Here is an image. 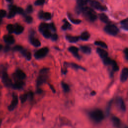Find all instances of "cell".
<instances>
[{"mask_svg":"<svg viewBox=\"0 0 128 128\" xmlns=\"http://www.w3.org/2000/svg\"><path fill=\"white\" fill-rule=\"evenodd\" d=\"M49 71V69L47 68H44L40 70L39 76L36 80V85L38 87L46 82L48 79V74Z\"/></svg>","mask_w":128,"mask_h":128,"instance_id":"1","label":"cell"},{"mask_svg":"<svg viewBox=\"0 0 128 128\" xmlns=\"http://www.w3.org/2000/svg\"><path fill=\"white\" fill-rule=\"evenodd\" d=\"M90 118L95 122L98 123L104 119V114L103 111L100 109H95L89 113Z\"/></svg>","mask_w":128,"mask_h":128,"instance_id":"2","label":"cell"},{"mask_svg":"<svg viewBox=\"0 0 128 128\" xmlns=\"http://www.w3.org/2000/svg\"><path fill=\"white\" fill-rule=\"evenodd\" d=\"M82 13L85 18L90 22H94L97 19L96 12L90 8L84 7Z\"/></svg>","mask_w":128,"mask_h":128,"instance_id":"3","label":"cell"},{"mask_svg":"<svg viewBox=\"0 0 128 128\" xmlns=\"http://www.w3.org/2000/svg\"><path fill=\"white\" fill-rule=\"evenodd\" d=\"M104 30L107 34L112 36H116L119 33L118 28L114 25H107L104 28Z\"/></svg>","mask_w":128,"mask_h":128,"instance_id":"4","label":"cell"},{"mask_svg":"<svg viewBox=\"0 0 128 128\" xmlns=\"http://www.w3.org/2000/svg\"><path fill=\"white\" fill-rule=\"evenodd\" d=\"M103 63L105 65L112 66L113 68V71H114V72H116V71H118L119 70V67L117 62L114 60H112L111 59L109 58L108 57L103 59Z\"/></svg>","mask_w":128,"mask_h":128,"instance_id":"5","label":"cell"},{"mask_svg":"<svg viewBox=\"0 0 128 128\" xmlns=\"http://www.w3.org/2000/svg\"><path fill=\"white\" fill-rule=\"evenodd\" d=\"M48 52L49 49L48 48H43L35 52L34 54V57L36 59H41L46 57Z\"/></svg>","mask_w":128,"mask_h":128,"instance_id":"6","label":"cell"},{"mask_svg":"<svg viewBox=\"0 0 128 128\" xmlns=\"http://www.w3.org/2000/svg\"><path fill=\"white\" fill-rule=\"evenodd\" d=\"M91 6L95 8V9L99 10V11H105L107 10V7L105 6H104L102 5L99 2L97 1H95V0H93L91 2Z\"/></svg>","mask_w":128,"mask_h":128,"instance_id":"7","label":"cell"},{"mask_svg":"<svg viewBox=\"0 0 128 128\" xmlns=\"http://www.w3.org/2000/svg\"><path fill=\"white\" fill-rule=\"evenodd\" d=\"M18 102L19 100H18V96L15 94H14L13 96V100L12 101V102L8 107L9 110L12 111L15 109L17 107V105L18 104Z\"/></svg>","mask_w":128,"mask_h":128,"instance_id":"8","label":"cell"},{"mask_svg":"<svg viewBox=\"0 0 128 128\" xmlns=\"http://www.w3.org/2000/svg\"><path fill=\"white\" fill-rule=\"evenodd\" d=\"M2 81L5 85L7 87H11L12 86V82L9 78L7 72H4L2 75Z\"/></svg>","mask_w":128,"mask_h":128,"instance_id":"9","label":"cell"},{"mask_svg":"<svg viewBox=\"0 0 128 128\" xmlns=\"http://www.w3.org/2000/svg\"><path fill=\"white\" fill-rule=\"evenodd\" d=\"M116 104L118 108L123 112H125L126 107L123 99L121 97H118L116 99Z\"/></svg>","mask_w":128,"mask_h":128,"instance_id":"10","label":"cell"},{"mask_svg":"<svg viewBox=\"0 0 128 128\" xmlns=\"http://www.w3.org/2000/svg\"><path fill=\"white\" fill-rule=\"evenodd\" d=\"M39 17L41 19L45 20H49L51 19V14L48 12H44L43 11L40 12L39 13Z\"/></svg>","mask_w":128,"mask_h":128,"instance_id":"11","label":"cell"},{"mask_svg":"<svg viewBox=\"0 0 128 128\" xmlns=\"http://www.w3.org/2000/svg\"><path fill=\"white\" fill-rule=\"evenodd\" d=\"M128 69L127 68H124L122 71L120 77L121 81L123 83L125 82L128 80Z\"/></svg>","mask_w":128,"mask_h":128,"instance_id":"12","label":"cell"},{"mask_svg":"<svg viewBox=\"0 0 128 128\" xmlns=\"http://www.w3.org/2000/svg\"><path fill=\"white\" fill-rule=\"evenodd\" d=\"M65 66H67L68 67H70V68H72L74 69L75 70H82L83 71H86V69L85 68H84V67H82L81 66H80L77 64L74 63H65Z\"/></svg>","mask_w":128,"mask_h":128,"instance_id":"13","label":"cell"},{"mask_svg":"<svg viewBox=\"0 0 128 128\" xmlns=\"http://www.w3.org/2000/svg\"><path fill=\"white\" fill-rule=\"evenodd\" d=\"M30 41L31 44L33 45L34 47H39L41 46V42L39 41V40L35 38H34L33 34H32L30 37Z\"/></svg>","mask_w":128,"mask_h":128,"instance_id":"14","label":"cell"},{"mask_svg":"<svg viewBox=\"0 0 128 128\" xmlns=\"http://www.w3.org/2000/svg\"><path fill=\"white\" fill-rule=\"evenodd\" d=\"M69 51L72 53L75 57H76L77 59H80V56L79 55V49L78 48L74 47V46H71L69 48Z\"/></svg>","mask_w":128,"mask_h":128,"instance_id":"15","label":"cell"},{"mask_svg":"<svg viewBox=\"0 0 128 128\" xmlns=\"http://www.w3.org/2000/svg\"><path fill=\"white\" fill-rule=\"evenodd\" d=\"M97 52L99 55V56L102 59H104L108 57V52L101 48H97Z\"/></svg>","mask_w":128,"mask_h":128,"instance_id":"16","label":"cell"},{"mask_svg":"<svg viewBox=\"0 0 128 128\" xmlns=\"http://www.w3.org/2000/svg\"><path fill=\"white\" fill-rule=\"evenodd\" d=\"M4 40L8 44H13L15 43V39L11 35H7L4 36Z\"/></svg>","mask_w":128,"mask_h":128,"instance_id":"17","label":"cell"},{"mask_svg":"<svg viewBox=\"0 0 128 128\" xmlns=\"http://www.w3.org/2000/svg\"><path fill=\"white\" fill-rule=\"evenodd\" d=\"M112 122L113 123V126H114L116 128H119L121 125V120L120 119L116 117V116H113L112 118Z\"/></svg>","mask_w":128,"mask_h":128,"instance_id":"18","label":"cell"},{"mask_svg":"<svg viewBox=\"0 0 128 128\" xmlns=\"http://www.w3.org/2000/svg\"><path fill=\"white\" fill-rule=\"evenodd\" d=\"M17 13V7L13 6L12 7H11L10 9V11L8 14V17L9 18H12L15 16V15Z\"/></svg>","mask_w":128,"mask_h":128,"instance_id":"19","label":"cell"},{"mask_svg":"<svg viewBox=\"0 0 128 128\" xmlns=\"http://www.w3.org/2000/svg\"><path fill=\"white\" fill-rule=\"evenodd\" d=\"M16 76L20 80H24L26 78V74L23 72V71L20 69H18L16 72Z\"/></svg>","mask_w":128,"mask_h":128,"instance_id":"20","label":"cell"},{"mask_svg":"<svg viewBox=\"0 0 128 128\" xmlns=\"http://www.w3.org/2000/svg\"><path fill=\"white\" fill-rule=\"evenodd\" d=\"M24 30V28L23 26L20 25H16L15 26H14V33L17 35H19L23 33Z\"/></svg>","mask_w":128,"mask_h":128,"instance_id":"21","label":"cell"},{"mask_svg":"<svg viewBox=\"0 0 128 128\" xmlns=\"http://www.w3.org/2000/svg\"><path fill=\"white\" fill-rule=\"evenodd\" d=\"M25 85V83L23 81H18L16 82L15 84L12 85V87L14 89H22Z\"/></svg>","mask_w":128,"mask_h":128,"instance_id":"22","label":"cell"},{"mask_svg":"<svg viewBox=\"0 0 128 128\" xmlns=\"http://www.w3.org/2000/svg\"><path fill=\"white\" fill-rule=\"evenodd\" d=\"M39 31L40 32H41L42 33L47 30H49V24L44 23L41 24L39 27Z\"/></svg>","mask_w":128,"mask_h":128,"instance_id":"23","label":"cell"},{"mask_svg":"<svg viewBox=\"0 0 128 128\" xmlns=\"http://www.w3.org/2000/svg\"><path fill=\"white\" fill-rule=\"evenodd\" d=\"M21 53L22 54V55L25 57L28 60V61H30L32 59V55H31V53L28 51L27 50H23L22 51H21Z\"/></svg>","mask_w":128,"mask_h":128,"instance_id":"24","label":"cell"},{"mask_svg":"<svg viewBox=\"0 0 128 128\" xmlns=\"http://www.w3.org/2000/svg\"><path fill=\"white\" fill-rule=\"evenodd\" d=\"M90 37V35L88 32H84L80 36V39L83 41H88Z\"/></svg>","mask_w":128,"mask_h":128,"instance_id":"25","label":"cell"},{"mask_svg":"<svg viewBox=\"0 0 128 128\" xmlns=\"http://www.w3.org/2000/svg\"><path fill=\"white\" fill-rule=\"evenodd\" d=\"M80 49L81 51L85 54H90L91 53V49L86 46H81Z\"/></svg>","mask_w":128,"mask_h":128,"instance_id":"26","label":"cell"},{"mask_svg":"<svg viewBox=\"0 0 128 128\" xmlns=\"http://www.w3.org/2000/svg\"><path fill=\"white\" fill-rule=\"evenodd\" d=\"M99 17H100V19L101 21H102L103 22H104L105 23H109V22H110L109 19L106 14H103V13L101 14L100 15H99Z\"/></svg>","mask_w":128,"mask_h":128,"instance_id":"27","label":"cell"},{"mask_svg":"<svg viewBox=\"0 0 128 128\" xmlns=\"http://www.w3.org/2000/svg\"><path fill=\"white\" fill-rule=\"evenodd\" d=\"M67 40L70 43H76L79 41V37L71 36H67Z\"/></svg>","mask_w":128,"mask_h":128,"instance_id":"28","label":"cell"},{"mask_svg":"<svg viewBox=\"0 0 128 128\" xmlns=\"http://www.w3.org/2000/svg\"><path fill=\"white\" fill-rule=\"evenodd\" d=\"M121 24L123 29H124L126 31L128 30V19H126L123 20L121 22Z\"/></svg>","mask_w":128,"mask_h":128,"instance_id":"29","label":"cell"},{"mask_svg":"<svg viewBox=\"0 0 128 128\" xmlns=\"http://www.w3.org/2000/svg\"><path fill=\"white\" fill-rule=\"evenodd\" d=\"M95 45L98 46H100L102 48H105V49H107L108 48V46L107 45V44L105 43L102 42V41H96L95 42Z\"/></svg>","mask_w":128,"mask_h":128,"instance_id":"30","label":"cell"},{"mask_svg":"<svg viewBox=\"0 0 128 128\" xmlns=\"http://www.w3.org/2000/svg\"><path fill=\"white\" fill-rule=\"evenodd\" d=\"M61 85H62V88L64 91V92L65 93H68L70 90V87L69 85L65 83V82H62L61 83Z\"/></svg>","mask_w":128,"mask_h":128,"instance_id":"31","label":"cell"},{"mask_svg":"<svg viewBox=\"0 0 128 128\" xmlns=\"http://www.w3.org/2000/svg\"><path fill=\"white\" fill-rule=\"evenodd\" d=\"M112 103H113V100L109 102V103H108V106H107V107L106 111V116H107V117L109 116V115H110L111 109V107H112Z\"/></svg>","mask_w":128,"mask_h":128,"instance_id":"32","label":"cell"},{"mask_svg":"<svg viewBox=\"0 0 128 128\" xmlns=\"http://www.w3.org/2000/svg\"><path fill=\"white\" fill-rule=\"evenodd\" d=\"M90 1V0H77V5L84 7Z\"/></svg>","mask_w":128,"mask_h":128,"instance_id":"33","label":"cell"},{"mask_svg":"<svg viewBox=\"0 0 128 128\" xmlns=\"http://www.w3.org/2000/svg\"><path fill=\"white\" fill-rule=\"evenodd\" d=\"M63 21L64 22V24L63 26H62V29L64 30H66L69 29V28L71 27V25L66 19L64 20Z\"/></svg>","mask_w":128,"mask_h":128,"instance_id":"34","label":"cell"},{"mask_svg":"<svg viewBox=\"0 0 128 128\" xmlns=\"http://www.w3.org/2000/svg\"><path fill=\"white\" fill-rule=\"evenodd\" d=\"M68 17H69V20L75 24H79L81 22V20H78V19H75L73 18H72V17H71V16H70V14H68Z\"/></svg>","mask_w":128,"mask_h":128,"instance_id":"35","label":"cell"},{"mask_svg":"<svg viewBox=\"0 0 128 128\" xmlns=\"http://www.w3.org/2000/svg\"><path fill=\"white\" fill-rule=\"evenodd\" d=\"M20 100H21V102H22V103H25L28 99V94H24L21 95L20 97Z\"/></svg>","mask_w":128,"mask_h":128,"instance_id":"36","label":"cell"},{"mask_svg":"<svg viewBox=\"0 0 128 128\" xmlns=\"http://www.w3.org/2000/svg\"><path fill=\"white\" fill-rule=\"evenodd\" d=\"M42 34L45 38H47V39L50 38L51 36V33L50 31H49V30H47L44 31L42 33Z\"/></svg>","mask_w":128,"mask_h":128,"instance_id":"37","label":"cell"},{"mask_svg":"<svg viewBox=\"0 0 128 128\" xmlns=\"http://www.w3.org/2000/svg\"><path fill=\"white\" fill-rule=\"evenodd\" d=\"M7 29L8 32L11 34L14 32V26L12 24H9L7 26Z\"/></svg>","mask_w":128,"mask_h":128,"instance_id":"38","label":"cell"},{"mask_svg":"<svg viewBox=\"0 0 128 128\" xmlns=\"http://www.w3.org/2000/svg\"><path fill=\"white\" fill-rule=\"evenodd\" d=\"M45 0H37L35 2V5L36 6H41L45 3Z\"/></svg>","mask_w":128,"mask_h":128,"instance_id":"39","label":"cell"},{"mask_svg":"<svg viewBox=\"0 0 128 128\" xmlns=\"http://www.w3.org/2000/svg\"><path fill=\"white\" fill-rule=\"evenodd\" d=\"M23 50V48L19 45L16 46L15 47H14L13 48V50L15 51H20L21 52Z\"/></svg>","mask_w":128,"mask_h":128,"instance_id":"40","label":"cell"},{"mask_svg":"<svg viewBox=\"0 0 128 128\" xmlns=\"http://www.w3.org/2000/svg\"><path fill=\"white\" fill-rule=\"evenodd\" d=\"M49 30H51L52 31L55 32L56 31V27L53 23H51L49 24Z\"/></svg>","mask_w":128,"mask_h":128,"instance_id":"41","label":"cell"},{"mask_svg":"<svg viewBox=\"0 0 128 128\" xmlns=\"http://www.w3.org/2000/svg\"><path fill=\"white\" fill-rule=\"evenodd\" d=\"M6 11L4 10H0V18L2 19L3 18L5 17L6 16Z\"/></svg>","mask_w":128,"mask_h":128,"instance_id":"42","label":"cell"},{"mask_svg":"<svg viewBox=\"0 0 128 128\" xmlns=\"http://www.w3.org/2000/svg\"><path fill=\"white\" fill-rule=\"evenodd\" d=\"M25 21L27 23L30 24L33 22V18L29 16H27L25 17Z\"/></svg>","mask_w":128,"mask_h":128,"instance_id":"43","label":"cell"},{"mask_svg":"<svg viewBox=\"0 0 128 128\" xmlns=\"http://www.w3.org/2000/svg\"><path fill=\"white\" fill-rule=\"evenodd\" d=\"M33 8L32 6L29 5L27 7V9H26V12L27 13H29V14L32 13L33 12Z\"/></svg>","mask_w":128,"mask_h":128,"instance_id":"44","label":"cell"},{"mask_svg":"<svg viewBox=\"0 0 128 128\" xmlns=\"http://www.w3.org/2000/svg\"><path fill=\"white\" fill-rule=\"evenodd\" d=\"M51 39L52 41H57L58 40V35H57L56 34H52L51 35Z\"/></svg>","mask_w":128,"mask_h":128,"instance_id":"45","label":"cell"},{"mask_svg":"<svg viewBox=\"0 0 128 128\" xmlns=\"http://www.w3.org/2000/svg\"><path fill=\"white\" fill-rule=\"evenodd\" d=\"M28 99H29L30 100H32L34 97L33 93L32 92H29L28 93Z\"/></svg>","mask_w":128,"mask_h":128,"instance_id":"46","label":"cell"},{"mask_svg":"<svg viewBox=\"0 0 128 128\" xmlns=\"http://www.w3.org/2000/svg\"><path fill=\"white\" fill-rule=\"evenodd\" d=\"M17 13L20 14H22V15H24V10L21 8L17 7Z\"/></svg>","mask_w":128,"mask_h":128,"instance_id":"47","label":"cell"},{"mask_svg":"<svg viewBox=\"0 0 128 128\" xmlns=\"http://www.w3.org/2000/svg\"><path fill=\"white\" fill-rule=\"evenodd\" d=\"M124 54H125V57L126 60H128V49L126 48L124 50Z\"/></svg>","mask_w":128,"mask_h":128,"instance_id":"48","label":"cell"},{"mask_svg":"<svg viewBox=\"0 0 128 128\" xmlns=\"http://www.w3.org/2000/svg\"><path fill=\"white\" fill-rule=\"evenodd\" d=\"M49 86H50V88H51V90L53 91V92L54 93H56V91H55L54 88L53 87V86H52V85H49Z\"/></svg>","mask_w":128,"mask_h":128,"instance_id":"49","label":"cell"},{"mask_svg":"<svg viewBox=\"0 0 128 128\" xmlns=\"http://www.w3.org/2000/svg\"><path fill=\"white\" fill-rule=\"evenodd\" d=\"M42 92H43V91L41 89H38L37 90V93L38 94H41L42 93Z\"/></svg>","mask_w":128,"mask_h":128,"instance_id":"50","label":"cell"},{"mask_svg":"<svg viewBox=\"0 0 128 128\" xmlns=\"http://www.w3.org/2000/svg\"><path fill=\"white\" fill-rule=\"evenodd\" d=\"M10 47H9V46H6V47H5L4 50H5V52H8V51H9L10 50Z\"/></svg>","mask_w":128,"mask_h":128,"instance_id":"51","label":"cell"},{"mask_svg":"<svg viewBox=\"0 0 128 128\" xmlns=\"http://www.w3.org/2000/svg\"><path fill=\"white\" fill-rule=\"evenodd\" d=\"M96 92L95 91H92V92H91V96H93L96 95Z\"/></svg>","mask_w":128,"mask_h":128,"instance_id":"52","label":"cell"},{"mask_svg":"<svg viewBox=\"0 0 128 128\" xmlns=\"http://www.w3.org/2000/svg\"><path fill=\"white\" fill-rule=\"evenodd\" d=\"M3 49V46L2 45L0 44V51L2 50V49Z\"/></svg>","mask_w":128,"mask_h":128,"instance_id":"53","label":"cell"},{"mask_svg":"<svg viewBox=\"0 0 128 128\" xmlns=\"http://www.w3.org/2000/svg\"><path fill=\"white\" fill-rule=\"evenodd\" d=\"M7 1H8V2H12L13 0H6Z\"/></svg>","mask_w":128,"mask_h":128,"instance_id":"54","label":"cell"},{"mask_svg":"<svg viewBox=\"0 0 128 128\" xmlns=\"http://www.w3.org/2000/svg\"><path fill=\"white\" fill-rule=\"evenodd\" d=\"M1 22H2V19L0 18V24L1 23Z\"/></svg>","mask_w":128,"mask_h":128,"instance_id":"55","label":"cell"},{"mask_svg":"<svg viewBox=\"0 0 128 128\" xmlns=\"http://www.w3.org/2000/svg\"><path fill=\"white\" fill-rule=\"evenodd\" d=\"M128 128V127H127V126H126V127H125V128Z\"/></svg>","mask_w":128,"mask_h":128,"instance_id":"56","label":"cell"}]
</instances>
